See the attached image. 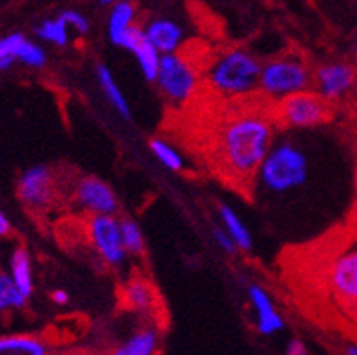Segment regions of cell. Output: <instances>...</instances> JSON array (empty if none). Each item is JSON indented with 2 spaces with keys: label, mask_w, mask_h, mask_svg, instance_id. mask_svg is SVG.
I'll return each mask as SVG.
<instances>
[{
  "label": "cell",
  "mask_w": 357,
  "mask_h": 355,
  "mask_svg": "<svg viewBox=\"0 0 357 355\" xmlns=\"http://www.w3.org/2000/svg\"><path fill=\"white\" fill-rule=\"evenodd\" d=\"M274 144V118L245 111L227 118L214 136V160L225 178L236 183L254 181Z\"/></svg>",
  "instance_id": "cell-1"
},
{
  "label": "cell",
  "mask_w": 357,
  "mask_h": 355,
  "mask_svg": "<svg viewBox=\"0 0 357 355\" xmlns=\"http://www.w3.org/2000/svg\"><path fill=\"white\" fill-rule=\"evenodd\" d=\"M308 176L310 162L303 149L292 139H274L271 151L254 176V181L267 194L281 196L305 187Z\"/></svg>",
  "instance_id": "cell-2"
},
{
  "label": "cell",
  "mask_w": 357,
  "mask_h": 355,
  "mask_svg": "<svg viewBox=\"0 0 357 355\" xmlns=\"http://www.w3.org/2000/svg\"><path fill=\"white\" fill-rule=\"evenodd\" d=\"M261 62L243 47L220 53L207 69V84L223 98H245L259 86Z\"/></svg>",
  "instance_id": "cell-3"
},
{
  "label": "cell",
  "mask_w": 357,
  "mask_h": 355,
  "mask_svg": "<svg viewBox=\"0 0 357 355\" xmlns=\"http://www.w3.org/2000/svg\"><path fill=\"white\" fill-rule=\"evenodd\" d=\"M312 71L298 54H283L261 66L258 91L265 98L278 100L310 89Z\"/></svg>",
  "instance_id": "cell-4"
},
{
  "label": "cell",
  "mask_w": 357,
  "mask_h": 355,
  "mask_svg": "<svg viewBox=\"0 0 357 355\" xmlns=\"http://www.w3.org/2000/svg\"><path fill=\"white\" fill-rule=\"evenodd\" d=\"M160 93L172 107H183L195 98L199 86L198 71L192 62L178 53L162 54L158 75H156Z\"/></svg>",
  "instance_id": "cell-5"
},
{
  "label": "cell",
  "mask_w": 357,
  "mask_h": 355,
  "mask_svg": "<svg viewBox=\"0 0 357 355\" xmlns=\"http://www.w3.org/2000/svg\"><path fill=\"white\" fill-rule=\"evenodd\" d=\"M274 120L289 129H312L331 120V104L316 91H299L278 100Z\"/></svg>",
  "instance_id": "cell-6"
},
{
  "label": "cell",
  "mask_w": 357,
  "mask_h": 355,
  "mask_svg": "<svg viewBox=\"0 0 357 355\" xmlns=\"http://www.w3.org/2000/svg\"><path fill=\"white\" fill-rule=\"evenodd\" d=\"M325 283L341 308L357 312V241L341 248L332 257Z\"/></svg>",
  "instance_id": "cell-7"
},
{
  "label": "cell",
  "mask_w": 357,
  "mask_h": 355,
  "mask_svg": "<svg viewBox=\"0 0 357 355\" xmlns=\"http://www.w3.org/2000/svg\"><path fill=\"white\" fill-rule=\"evenodd\" d=\"M87 236L96 254L111 266H120L126 263L127 252L122 241L120 220L114 214H98L91 216L87 223Z\"/></svg>",
  "instance_id": "cell-8"
},
{
  "label": "cell",
  "mask_w": 357,
  "mask_h": 355,
  "mask_svg": "<svg viewBox=\"0 0 357 355\" xmlns=\"http://www.w3.org/2000/svg\"><path fill=\"white\" fill-rule=\"evenodd\" d=\"M312 86L328 104L340 102L357 87V69L349 62L323 63L312 73Z\"/></svg>",
  "instance_id": "cell-9"
},
{
  "label": "cell",
  "mask_w": 357,
  "mask_h": 355,
  "mask_svg": "<svg viewBox=\"0 0 357 355\" xmlns=\"http://www.w3.org/2000/svg\"><path fill=\"white\" fill-rule=\"evenodd\" d=\"M73 196L78 207L91 216L116 214L118 211V198L114 190L95 176H84L82 180H78Z\"/></svg>",
  "instance_id": "cell-10"
},
{
  "label": "cell",
  "mask_w": 357,
  "mask_h": 355,
  "mask_svg": "<svg viewBox=\"0 0 357 355\" xmlns=\"http://www.w3.org/2000/svg\"><path fill=\"white\" fill-rule=\"evenodd\" d=\"M54 196V178L45 165L29 167L18 178V198L31 209H45Z\"/></svg>",
  "instance_id": "cell-11"
},
{
  "label": "cell",
  "mask_w": 357,
  "mask_h": 355,
  "mask_svg": "<svg viewBox=\"0 0 357 355\" xmlns=\"http://www.w3.org/2000/svg\"><path fill=\"white\" fill-rule=\"evenodd\" d=\"M247 297H249L250 308L254 310V326H256L258 333L268 338V335H274V333L283 330V326H285L283 317L278 314L276 305L265 288L254 283L249 285Z\"/></svg>",
  "instance_id": "cell-12"
},
{
  "label": "cell",
  "mask_w": 357,
  "mask_h": 355,
  "mask_svg": "<svg viewBox=\"0 0 357 355\" xmlns=\"http://www.w3.org/2000/svg\"><path fill=\"white\" fill-rule=\"evenodd\" d=\"M122 47L127 50L129 53L135 54V59L138 60V66H140L144 77L149 82L156 80V75H158L160 60H162V53H160L151 40L145 36L144 27L132 26L129 31L126 33L122 40Z\"/></svg>",
  "instance_id": "cell-13"
},
{
  "label": "cell",
  "mask_w": 357,
  "mask_h": 355,
  "mask_svg": "<svg viewBox=\"0 0 357 355\" xmlns=\"http://www.w3.org/2000/svg\"><path fill=\"white\" fill-rule=\"evenodd\" d=\"M145 36L162 54L178 53L185 38V31L171 18H154L144 27Z\"/></svg>",
  "instance_id": "cell-14"
},
{
  "label": "cell",
  "mask_w": 357,
  "mask_h": 355,
  "mask_svg": "<svg viewBox=\"0 0 357 355\" xmlns=\"http://www.w3.org/2000/svg\"><path fill=\"white\" fill-rule=\"evenodd\" d=\"M136 18V6L131 0H118L114 2L107 20V35L109 40L114 45H122L126 33L135 26Z\"/></svg>",
  "instance_id": "cell-15"
},
{
  "label": "cell",
  "mask_w": 357,
  "mask_h": 355,
  "mask_svg": "<svg viewBox=\"0 0 357 355\" xmlns=\"http://www.w3.org/2000/svg\"><path fill=\"white\" fill-rule=\"evenodd\" d=\"M218 216H220L223 227H225L227 232L231 234V238L234 239L240 250L247 252L252 248V234H250V230L245 227L241 218L232 211V207H229L227 203H220V205H218Z\"/></svg>",
  "instance_id": "cell-16"
},
{
  "label": "cell",
  "mask_w": 357,
  "mask_h": 355,
  "mask_svg": "<svg viewBox=\"0 0 357 355\" xmlns=\"http://www.w3.org/2000/svg\"><path fill=\"white\" fill-rule=\"evenodd\" d=\"M160 348V333L154 328H142L118 347L116 355H154Z\"/></svg>",
  "instance_id": "cell-17"
},
{
  "label": "cell",
  "mask_w": 357,
  "mask_h": 355,
  "mask_svg": "<svg viewBox=\"0 0 357 355\" xmlns=\"http://www.w3.org/2000/svg\"><path fill=\"white\" fill-rule=\"evenodd\" d=\"M47 345L35 335H4L0 338V355H45Z\"/></svg>",
  "instance_id": "cell-18"
},
{
  "label": "cell",
  "mask_w": 357,
  "mask_h": 355,
  "mask_svg": "<svg viewBox=\"0 0 357 355\" xmlns=\"http://www.w3.org/2000/svg\"><path fill=\"white\" fill-rule=\"evenodd\" d=\"M122 299L131 310H151L154 303V290L144 278H132L123 288Z\"/></svg>",
  "instance_id": "cell-19"
},
{
  "label": "cell",
  "mask_w": 357,
  "mask_h": 355,
  "mask_svg": "<svg viewBox=\"0 0 357 355\" xmlns=\"http://www.w3.org/2000/svg\"><path fill=\"white\" fill-rule=\"evenodd\" d=\"M96 77H98L100 87H102V91H104L105 98L111 102V105H113V107L116 109L118 113L122 114L123 118H131V107H129V102H127L126 95H123L120 86H118L116 80H114L111 69H109L107 66H104V63H100L98 68H96Z\"/></svg>",
  "instance_id": "cell-20"
},
{
  "label": "cell",
  "mask_w": 357,
  "mask_h": 355,
  "mask_svg": "<svg viewBox=\"0 0 357 355\" xmlns=\"http://www.w3.org/2000/svg\"><path fill=\"white\" fill-rule=\"evenodd\" d=\"M9 275L13 278L15 285L20 288V292L26 297L33 294V269H31V257L27 254L26 248H17L9 261Z\"/></svg>",
  "instance_id": "cell-21"
},
{
  "label": "cell",
  "mask_w": 357,
  "mask_h": 355,
  "mask_svg": "<svg viewBox=\"0 0 357 355\" xmlns=\"http://www.w3.org/2000/svg\"><path fill=\"white\" fill-rule=\"evenodd\" d=\"M36 36L42 38L47 44L59 45V47H63L68 45L69 42V26L68 22L63 20L62 15H59L56 18H47L44 22L38 24V27L35 29Z\"/></svg>",
  "instance_id": "cell-22"
},
{
  "label": "cell",
  "mask_w": 357,
  "mask_h": 355,
  "mask_svg": "<svg viewBox=\"0 0 357 355\" xmlns=\"http://www.w3.org/2000/svg\"><path fill=\"white\" fill-rule=\"evenodd\" d=\"M120 229H122V241L127 256H142L145 250V241L140 225L126 218V220H120Z\"/></svg>",
  "instance_id": "cell-23"
},
{
  "label": "cell",
  "mask_w": 357,
  "mask_h": 355,
  "mask_svg": "<svg viewBox=\"0 0 357 355\" xmlns=\"http://www.w3.org/2000/svg\"><path fill=\"white\" fill-rule=\"evenodd\" d=\"M151 151H153V154L156 156V160H158L163 167H167L169 171H183V167H185L183 156H181L169 142L160 138L153 139V142H151Z\"/></svg>",
  "instance_id": "cell-24"
},
{
  "label": "cell",
  "mask_w": 357,
  "mask_h": 355,
  "mask_svg": "<svg viewBox=\"0 0 357 355\" xmlns=\"http://www.w3.org/2000/svg\"><path fill=\"white\" fill-rule=\"evenodd\" d=\"M17 60L20 63H24V66H27V68L40 69L47 62V56H45V51L42 50L40 45L27 40L26 36H24V40L20 42L17 50Z\"/></svg>",
  "instance_id": "cell-25"
},
{
  "label": "cell",
  "mask_w": 357,
  "mask_h": 355,
  "mask_svg": "<svg viewBox=\"0 0 357 355\" xmlns=\"http://www.w3.org/2000/svg\"><path fill=\"white\" fill-rule=\"evenodd\" d=\"M27 297L20 292V288L15 285L13 278L9 274H0V301L8 308H22Z\"/></svg>",
  "instance_id": "cell-26"
},
{
  "label": "cell",
  "mask_w": 357,
  "mask_h": 355,
  "mask_svg": "<svg viewBox=\"0 0 357 355\" xmlns=\"http://www.w3.org/2000/svg\"><path fill=\"white\" fill-rule=\"evenodd\" d=\"M22 40L24 35L20 33H11L0 38V71H8L13 68V63L17 62V50Z\"/></svg>",
  "instance_id": "cell-27"
},
{
  "label": "cell",
  "mask_w": 357,
  "mask_h": 355,
  "mask_svg": "<svg viewBox=\"0 0 357 355\" xmlns=\"http://www.w3.org/2000/svg\"><path fill=\"white\" fill-rule=\"evenodd\" d=\"M63 20L68 22V26L71 29H75L80 35H86L89 31V20L86 18V15H82L80 11H75V9H68L62 13Z\"/></svg>",
  "instance_id": "cell-28"
},
{
  "label": "cell",
  "mask_w": 357,
  "mask_h": 355,
  "mask_svg": "<svg viewBox=\"0 0 357 355\" xmlns=\"http://www.w3.org/2000/svg\"><path fill=\"white\" fill-rule=\"evenodd\" d=\"M213 236L214 241H216L218 245H220V248L225 250L227 254H236V252H238V245H236V241L231 238V234H229L225 229H222V227H214Z\"/></svg>",
  "instance_id": "cell-29"
},
{
  "label": "cell",
  "mask_w": 357,
  "mask_h": 355,
  "mask_svg": "<svg viewBox=\"0 0 357 355\" xmlns=\"http://www.w3.org/2000/svg\"><path fill=\"white\" fill-rule=\"evenodd\" d=\"M287 355H305L307 354V347L303 345L301 339H290L289 345H287Z\"/></svg>",
  "instance_id": "cell-30"
},
{
  "label": "cell",
  "mask_w": 357,
  "mask_h": 355,
  "mask_svg": "<svg viewBox=\"0 0 357 355\" xmlns=\"http://www.w3.org/2000/svg\"><path fill=\"white\" fill-rule=\"evenodd\" d=\"M51 299H53V303H56V305H66V303L69 301V296L68 292H63V290H54V292L51 294Z\"/></svg>",
  "instance_id": "cell-31"
},
{
  "label": "cell",
  "mask_w": 357,
  "mask_h": 355,
  "mask_svg": "<svg viewBox=\"0 0 357 355\" xmlns=\"http://www.w3.org/2000/svg\"><path fill=\"white\" fill-rule=\"evenodd\" d=\"M9 230H11V223H9L4 212L0 211V236H8Z\"/></svg>",
  "instance_id": "cell-32"
},
{
  "label": "cell",
  "mask_w": 357,
  "mask_h": 355,
  "mask_svg": "<svg viewBox=\"0 0 357 355\" xmlns=\"http://www.w3.org/2000/svg\"><path fill=\"white\" fill-rule=\"evenodd\" d=\"M350 230H352L354 239L357 241V209L352 212V218H350Z\"/></svg>",
  "instance_id": "cell-33"
},
{
  "label": "cell",
  "mask_w": 357,
  "mask_h": 355,
  "mask_svg": "<svg viewBox=\"0 0 357 355\" xmlns=\"http://www.w3.org/2000/svg\"><path fill=\"white\" fill-rule=\"evenodd\" d=\"M344 354H349V355H357V345H350V347L344 348Z\"/></svg>",
  "instance_id": "cell-34"
},
{
  "label": "cell",
  "mask_w": 357,
  "mask_h": 355,
  "mask_svg": "<svg viewBox=\"0 0 357 355\" xmlns=\"http://www.w3.org/2000/svg\"><path fill=\"white\" fill-rule=\"evenodd\" d=\"M102 4H114V2H118V0H100Z\"/></svg>",
  "instance_id": "cell-35"
},
{
  "label": "cell",
  "mask_w": 357,
  "mask_h": 355,
  "mask_svg": "<svg viewBox=\"0 0 357 355\" xmlns=\"http://www.w3.org/2000/svg\"><path fill=\"white\" fill-rule=\"evenodd\" d=\"M356 192H357V167H356Z\"/></svg>",
  "instance_id": "cell-36"
},
{
  "label": "cell",
  "mask_w": 357,
  "mask_h": 355,
  "mask_svg": "<svg viewBox=\"0 0 357 355\" xmlns=\"http://www.w3.org/2000/svg\"><path fill=\"white\" fill-rule=\"evenodd\" d=\"M4 308H6V306L2 305V301H0V310H4Z\"/></svg>",
  "instance_id": "cell-37"
},
{
  "label": "cell",
  "mask_w": 357,
  "mask_h": 355,
  "mask_svg": "<svg viewBox=\"0 0 357 355\" xmlns=\"http://www.w3.org/2000/svg\"><path fill=\"white\" fill-rule=\"evenodd\" d=\"M356 60H357V45H356Z\"/></svg>",
  "instance_id": "cell-38"
}]
</instances>
